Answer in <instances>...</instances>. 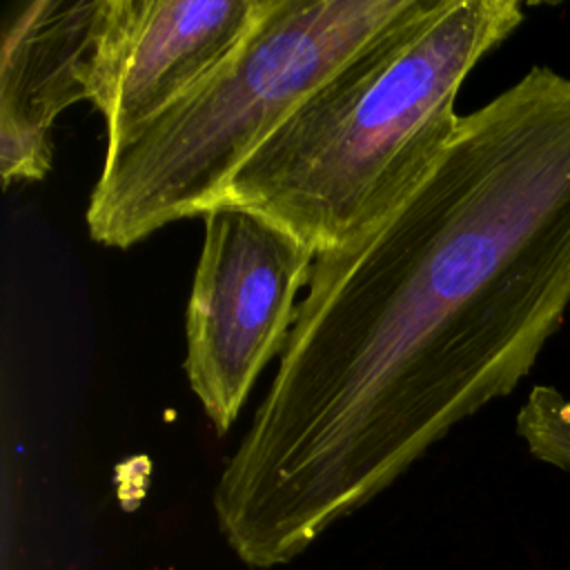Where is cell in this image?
<instances>
[{"instance_id": "3957f363", "label": "cell", "mask_w": 570, "mask_h": 570, "mask_svg": "<svg viewBox=\"0 0 570 570\" xmlns=\"http://www.w3.org/2000/svg\"><path fill=\"white\" fill-rule=\"evenodd\" d=\"M416 0H269L261 22L191 94L105 149L87 229L127 249L203 216L287 114Z\"/></svg>"}, {"instance_id": "7a4b0ae2", "label": "cell", "mask_w": 570, "mask_h": 570, "mask_svg": "<svg viewBox=\"0 0 570 570\" xmlns=\"http://www.w3.org/2000/svg\"><path fill=\"white\" fill-rule=\"evenodd\" d=\"M521 20L517 0H416L287 114L214 207L249 209L316 256L358 238L436 165L463 80Z\"/></svg>"}, {"instance_id": "5b68a950", "label": "cell", "mask_w": 570, "mask_h": 570, "mask_svg": "<svg viewBox=\"0 0 570 570\" xmlns=\"http://www.w3.org/2000/svg\"><path fill=\"white\" fill-rule=\"evenodd\" d=\"M269 0H105L89 102L107 147L174 107L247 40Z\"/></svg>"}, {"instance_id": "8992f818", "label": "cell", "mask_w": 570, "mask_h": 570, "mask_svg": "<svg viewBox=\"0 0 570 570\" xmlns=\"http://www.w3.org/2000/svg\"><path fill=\"white\" fill-rule=\"evenodd\" d=\"M105 0H33L4 22L0 65V176L40 180L51 169V127L89 102Z\"/></svg>"}, {"instance_id": "6da1fadb", "label": "cell", "mask_w": 570, "mask_h": 570, "mask_svg": "<svg viewBox=\"0 0 570 570\" xmlns=\"http://www.w3.org/2000/svg\"><path fill=\"white\" fill-rule=\"evenodd\" d=\"M570 307V78L532 67L379 225L316 256L276 374L214 488L249 568L303 554L510 394Z\"/></svg>"}, {"instance_id": "52a82bcc", "label": "cell", "mask_w": 570, "mask_h": 570, "mask_svg": "<svg viewBox=\"0 0 570 570\" xmlns=\"http://www.w3.org/2000/svg\"><path fill=\"white\" fill-rule=\"evenodd\" d=\"M517 434L532 456L570 470V396L534 385L517 414Z\"/></svg>"}, {"instance_id": "277c9868", "label": "cell", "mask_w": 570, "mask_h": 570, "mask_svg": "<svg viewBox=\"0 0 570 570\" xmlns=\"http://www.w3.org/2000/svg\"><path fill=\"white\" fill-rule=\"evenodd\" d=\"M205 238L185 314V374L225 434L263 367L281 356L316 254L281 225L240 207L203 216Z\"/></svg>"}]
</instances>
